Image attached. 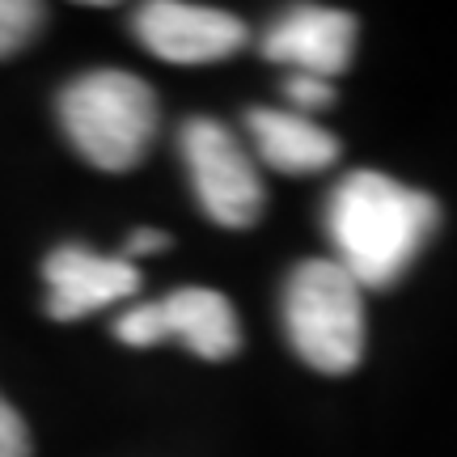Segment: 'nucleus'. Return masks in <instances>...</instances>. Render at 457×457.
<instances>
[{
  "label": "nucleus",
  "mask_w": 457,
  "mask_h": 457,
  "mask_svg": "<svg viewBox=\"0 0 457 457\" xmlns=\"http://www.w3.org/2000/svg\"><path fill=\"white\" fill-rule=\"evenodd\" d=\"M436 220V199L373 170L347 174L327 204V228L339 250V267L360 288H390L424 250Z\"/></svg>",
  "instance_id": "obj_1"
},
{
  "label": "nucleus",
  "mask_w": 457,
  "mask_h": 457,
  "mask_svg": "<svg viewBox=\"0 0 457 457\" xmlns=\"http://www.w3.org/2000/svg\"><path fill=\"white\" fill-rule=\"evenodd\" d=\"M60 128L89 165L123 174L148 157L157 136V98L131 72H85L60 89Z\"/></svg>",
  "instance_id": "obj_2"
},
{
  "label": "nucleus",
  "mask_w": 457,
  "mask_h": 457,
  "mask_svg": "<svg viewBox=\"0 0 457 457\" xmlns=\"http://www.w3.org/2000/svg\"><path fill=\"white\" fill-rule=\"evenodd\" d=\"M284 330L310 369L352 373L364 356L360 284L330 259L301 262L284 284Z\"/></svg>",
  "instance_id": "obj_3"
},
{
  "label": "nucleus",
  "mask_w": 457,
  "mask_h": 457,
  "mask_svg": "<svg viewBox=\"0 0 457 457\" xmlns=\"http://www.w3.org/2000/svg\"><path fill=\"white\" fill-rule=\"evenodd\" d=\"M114 335L128 347H153L162 339H182L199 360H228L242 347L237 313L216 288H174L162 301L128 310L114 322Z\"/></svg>",
  "instance_id": "obj_4"
},
{
  "label": "nucleus",
  "mask_w": 457,
  "mask_h": 457,
  "mask_svg": "<svg viewBox=\"0 0 457 457\" xmlns=\"http://www.w3.org/2000/svg\"><path fill=\"white\" fill-rule=\"evenodd\" d=\"M182 157L191 170L199 208L225 228H250L262 212V182L242 145L216 119H191L182 128Z\"/></svg>",
  "instance_id": "obj_5"
},
{
  "label": "nucleus",
  "mask_w": 457,
  "mask_h": 457,
  "mask_svg": "<svg viewBox=\"0 0 457 457\" xmlns=\"http://www.w3.org/2000/svg\"><path fill=\"white\" fill-rule=\"evenodd\" d=\"M136 38L165 64H216L242 51L245 26L225 9L153 0L136 9Z\"/></svg>",
  "instance_id": "obj_6"
},
{
  "label": "nucleus",
  "mask_w": 457,
  "mask_h": 457,
  "mask_svg": "<svg viewBox=\"0 0 457 457\" xmlns=\"http://www.w3.org/2000/svg\"><path fill=\"white\" fill-rule=\"evenodd\" d=\"M43 279H47V313L55 322H77L123 296H136L140 288V271L131 259L98 254L85 245H55L43 262Z\"/></svg>",
  "instance_id": "obj_7"
},
{
  "label": "nucleus",
  "mask_w": 457,
  "mask_h": 457,
  "mask_svg": "<svg viewBox=\"0 0 457 457\" xmlns=\"http://www.w3.org/2000/svg\"><path fill=\"white\" fill-rule=\"evenodd\" d=\"M352 47H356V17L343 9H322V4L284 13L262 38L267 60L293 64L301 77H318V81L347 72Z\"/></svg>",
  "instance_id": "obj_8"
},
{
  "label": "nucleus",
  "mask_w": 457,
  "mask_h": 457,
  "mask_svg": "<svg viewBox=\"0 0 457 457\" xmlns=\"http://www.w3.org/2000/svg\"><path fill=\"white\" fill-rule=\"evenodd\" d=\"M245 123H250V136L259 145V157L279 174H313V170H327L339 157V140L305 114L250 111Z\"/></svg>",
  "instance_id": "obj_9"
},
{
  "label": "nucleus",
  "mask_w": 457,
  "mask_h": 457,
  "mask_svg": "<svg viewBox=\"0 0 457 457\" xmlns=\"http://www.w3.org/2000/svg\"><path fill=\"white\" fill-rule=\"evenodd\" d=\"M47 9L30 4V0H0V60H9L13 51L30 43L38 26H43Z\"/></svg>",
  "instance_id": "obj_10"
},
{
  "label": "nucleus",
  "mask_w": 457,
  "mask_h": 457,
  "mask_svg": "<svg viewBox=\"0 0 457 457\" xmlns=\"http://www.w3.org/2000/svg\"><path fill=\"white\" fill-rule=\"evenodd\" d=\"M0 457H34L30 428L4 398H0Z\"/></svg>",
  "instance_id": "obj_11"
},
{
  "label": "nucleus",
  "mask_w": 457,
  "mask_h": 457,
  "mask_svg": "<svg viewBox=\"0 0 457 457\" xmlns=\"http://www.w3.org/2000/svg\"><path fill=\"white\" fill-rule=\"evenodd\" d=\"M288 98L301 106V111H322V106H330V98H335V89H330V81H318V77H301V72H293L288 77Z\"/></svg>",
  "instance_id": "obj_12"
},
{
  "label": "nucleus",
  "mask_w": 457,
  "mask_h": 457,
  "mask_svg": "<svg viewBox=\"0 0 457 457\" xmlns=\"http://www.w3.org/2000/svg\"><path fill=\"white\" fill-rule=\"evenodd\" d=\"M165 245H170V233H162V228H136L128 237V250H123V254H157Z\"/></svg>",
  "instance_id": "obj_13"
}]
</instances>
